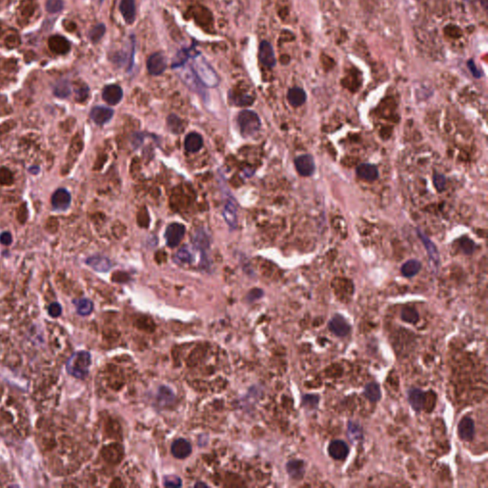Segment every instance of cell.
Wrapping results in <instances>:
<instances>
[{"label":"cell","instance_id":"1","mask_svg":"<svg viewBox=\"0 0 488 488\" xmlns=\"http://www.w3.org/2000/svg\"><path fill=\"white\" fill-rule=\"evenodd\" d=\"M192 70L197 76V79L204 86H218L220 83V79L216 72L214 71L212 67L205 61L204 58L200 55H192Z\"/></svg>","mask_w":488,"mask_h":488},{"label":"cell","instance_id":"2","mask_svg":"<svg viewBox=\"0 0 488 488\" xmlns=\"http://www.w3.org/2000/svg\"><path fill=\"white\" fill-rule=\"evenodd\" d=\"M92 363L91 354L87 351H79L72 356L67 362V371L73 377L85 378L89 374Z\"/></svg>","mask_w":488,"mask_h":488},{"label":"cell","instance_id":"3","mask_svg":"<svg viewBox=\"0 0 488 488\" xmlns=\"http://www.w3.org/2000/svg\"><path fill=\"white\" fill-rule=\"evenodd\" d=\"M237 124L243 136H252L260 130V119L253 111H241L237 116Z\"/></svg>","mask_w":488,"mask_h":488},{"label":"cell","instance_id":"4","mask_svg":"<svg viewBox=\"0 0 488 488\" xmlns=\"http://www.w3.org/2000/svg\"><path fill=\"white\" fill-rule=\"evenodd\" d=\"M185 234V227L181 223L170 224L165 231V238L167 245L171 248L178 246Z\"/></svg>","mask_w":488,"mask_h":488},{"label":"cell","instance_id":"5","mask_svg":"<svg viewBox=\"0 0 488 488\" xmlns=\"http://www.w3.org/2000/svg\"><path fill=\"white\" fill-rule=\"evenodd\" d=\"M167 61L161 53H154L147 60V70L152 76H159L165 71Z\"/></svg>","mask_w":488,"mask_h":488},{"label":"cell","instance_id":"6","mask_svg":"<svg viewBox=\"0 0 488 488\" xmlns=\"http://www.w3.org/2000/svg\"><path fill=\"white\" fill-rule=\"evenodd\" d=\"M298 173L303 177H309L315 171V160L311 155H301L295 159Z\"/></svg>","mask_w":488,"mask_h":488},{"label":"cell","instance_id":"7","mask_svg":"<svg viewBox=\"0 0 488 488\" xmlns=\"http://www.w3.org/2000/svg\"><path fill=\"white\" fill-rule=\"evenodd\" d=\"M70 193L66 189L56 190L52 197V206L56 211H66L71 204Z\"/></svg>","mask_w":488,"mask_h":488},{"label":"cell","instance_id":"8","mask_svg":"<svg viewBox=\"0 0 488 488\" xmlns=\"http://www.w3.org/2000/svg\"><path fill=\"white\" fill-rule=\"evenodd\" d=\"M329 330L338 337H345L350 332V325L348 324L345 319L340 315H335L331 319L328 324Z\"/></svg>","mask_w":488,"mask_h":488},{"label":"cell","instance_id":"9","mask_svg":"<svg viewBox=\"0 0 488 488\" xmlns=\"http://www.w3.org/2000/svg\"><path fill=\"white\" fill-rule=\"evenodd\" d=\"M260 62L266 67H274L276 65V56L272 45L268 41H262L259 50Z\"/></svg>","mask_w":488,"mask_h":488},{"label":"cell","instance_id":"10","mask_svg":"<svg viewBox=\"0 0 488 488\" xmlns=\"http://www.w3.org/2000/svg\"><path fill=\"white\" fill-rule=\"evenodd\" d=\"M48 44H49V48L51 49V51L56 55H65L71 49L70 42L66 40L64 37L58 36V34L51 37L49 39Z\"/></svg>","mask_w":488,"mask_h":488},{"label":"cell","instance_id":"11","mask_svg":"<svg viewBox=\"0 0 488 488\" xmlns=\"http://www.w3.org/2000/svg\"><path fill=\"white\" fill-rule=\"evenodd\" d=\"M459 436L462 440L466 441H471L474 439L475 435V424L471 417H463L458 426Z\"/></svg>","mask_w":488,"mask_h":488},{"label":"cell","instance_id":"12","mask_svg":"<svg viewBox=\"0 0 488 488\" xmlns=\"http://www.w3.org/2000/svg\"><path fill=\"white\" fill-rule=\"evenodd\" d=\"M123 96V91L121 87L112 84L103 89L102 98L105 102L110 105H117L121 101Z\"/></svg>","mask_w":488,"mask_h":488},{"label":"cell","instance_id":"13","mask_svg":"<svg viewBox=\"0 0 488 488\" xmlns=\"http://www.w3.org/2000/svg\"><path fill=\"white\" fill-rule=\"evenodd\" d=\"M114 116V111L104 106H95L90 113V117L98 125H103L110 121Z\"/></svg>","mask_w":488,"mask_h":488},{"label":"cell","instance_id":"14","mask_svg":"<svg viewBox=\"0 0 488 488\" xmlns=\"http://www.w3.org/2000/svg\"><path fill=\"white\" fill-rule=\"evenodd\" d=\"M181 67H182V70L181 71L180 76H181L182 81L193 91H195L197 93H201L202 88L200 85V81L198 80L197 76L195 75L193 70L190 69L188 67L187 68L183 67V66H181Z\"/></svg>","mask_w":488,"mask_h":488},{"label":"cell","instance_id":"15","mask_svg":"<svg viewBox=\"0 0 488 488\" xmlns=\"http://www.w3.org/2000/svg\"><path fill=\"white\" fill-rule=\"evenodd\" d=\"M171 452L177 459H185L192 453V445L185 439H178L173 441L171 446Z\"/></svg>","mask_w":488,"mask_h":488},{"label":"cell","instance_id":"16","mask_svg":"<svg viewBox=\"0 0 488 488\" xmlns=\"http://www.w3.org/2000/svg\"><path fill=\"white\" fill-rule=\"evenodd\" d=\"M328 453L333 459L341 461L349 454V447L343 441H333L328 447Z\"/></svg>","mask_w":488,"mask_h":488},{"label":"cell","instance_id":"17","mask_svg":"<svg viewBox=\"0 0 488 488\" xmlns=\"http://www.w3.org/2000/svg\"><path fill=\"white\" fill-rule=\"evenodd\" d=\"M119 11L125 22L133 24L135 20V4L134 0H120Z\"/></svg>","mask_w":488,"mask_h":488},{"label":"cell","instance_id":"18","mask_svg":"<svg viewBox=\"0 0 488 488\" xmlns=\"http://www.w3.org/2000/svg\"><path fill=\"white\" fill-rule=\"evenodd\" d=\"M86 263L97 272H108L112 268L111 260L103 256H93L87 259Z\"/></svg>","mask_w":488,"mask_h":488},{"label":"cell","instance_id":"19","mask_svg":"<svg viewBox=\"0 0 488 488\" xmlns=\"http://www.w3.org/2000/svg\"><path fill=\"white\" fill-rule=\"evenodd\" d=\"M357 175L360 179L364 181H375L378 177V168L370 163H362L357 168Z\"/></svg>","mask_w":488,"mask_h":488},{"label":"cell","instance_id":"20","mask_svg":"<svg viewBox=\"0 0 488 488\" xmlns=\"http://www.w3.org/2000/svg\"><path fill=\"white\" fill-rule=\"evenodd\" d=\"M286 470H287V472H288L292 479L300 480V479L303 478L304 473H305L304 463L302 461H299V460L290 461L286 465Z\"/></svg>","mask_w":488,"mask_h":488},{"label":"cell","instance_id":"21","mask_svg":"<svg viewBox=\"0 0 488 488\" xmlns=\"http://www.w3.org/2000/svg\"><path fill=\"white\" fill-rule=\"evenodd\" d=\"M425 393L417 388L410 389L408 392V401L412 406V408L415 411H421L424 408V403H425Z\"/></svg>","mask_w":488,"mask_h":488},{"label":"cell","instance_id":"22","mask_svg":"<svg viewBox=\"0 0 488 488\" xmlns=\"http://www.w3.org/2000/svg\"><path fill=\"white\" fill-rule=\"evenodd\" d=\"M306 97L307 96H306L305 92L302 89L298 88V87L290 89L289 92H288V95H287L288 101L294 107L301 106L303 103L306 101Z\"/></svg>","mask_w":488,"mask_h":488},{"label":"cell","instance_id":"23","mask_svg":"<svg viewBox=\"0 0 488 488\" xmlns=\"http://www.w3.org/2000/svg\"><path fill=\"white\" fill-rule=\"evenodd\" d=\"M223 217L224 220L229 224L231 228H236L237 224V218H236V205L233 201H227L223 209Z\"/></svg>","mask_w":488,"mask_h":488},{"label":"cell","instance_id":"24","mask_svg":"<svg viewBox=\"0 0 488 488\" xmlns=\"http://www.w3.org/2000/svg\"><path fill=\"white\" fill-rule=\"evenodd\" d=\"M202 144H203L202 137L197 133H190L185 137L184 146H185V149L187 150L190 153L197 152L198 150L201 148Z\"/></svg>","mask_w":488,"mask_h":488},{"label":"cell","instance_id":"25","mask_svg":"<svg viewBox=\"0 0 488 488\" xmlns=\"http://www.w3.org/2000/svg\"><path fill=\"white\" fill-rule=\"evenodd\" d=\"M417 236H420V238L422 239L423 243L425 246V249L427 253L429 254L430 258L436 262V263H439L440 261V257H439V253H438V250L435 246V244L425 236V234L421 231V230H417Z\"/></svg>","mask_w":488,"mask_h":488},{"label":"cell","instance_id":"26","mask_svg":"<svg viewBox=\"0 0 488 488\" xmlns=\"http://www.w3.org/2000/svg\"><path fill=\"white\" fill-rule=\"evenodd\" d=\"M422 267L421 262L417 260H410L406 261L402 266V275L406 277L416 276Z\"/></svg>","mask_w":488,"mask_h":488},{"label":"cell","instance_id":"27","mask_svg":"<svg viewBox=\"0 0 488 488\" xmlns=\"http://www.w3.org/2000/svg\"><path fill=\"white\" fill-rule=\"evenodd\" d=\"M364 396L370 401L371 402H377L381 398V392L378 385L376 382H370L364 388Z\"/></svg>","mask_w":488,"mask_h":488},{"label":"cell","instance_id":"28","mask_svg":"<svg viewBox=\"0 0 488 488\" xmlns=\"http://www.w3.org/2000/svg\"><path fill=\"white\" fill-rule=\"evenodd\" d=\"M348 437L352 441H361L362 439V428L359 423L350 421L348 423Z\"/></svg>","mask_w":488,"mask_h":488},{"label":"cell","instance_id":"29","mask_svg":"<svg viewBox=\"0 0 488 488\" xmlns=\"http://www.w3.org/2000/svg\"><path fill=\"white\" fill-rule=\"evenodd\" d=\"M78 313L80 316L90 315L94 309L93 302L88 299H81L75 301Z\"/></svg>","mask_w":488,"mask_h":488},{"label":"cell","instance_id":"30","mask_svg":"<svg viewBox=\"0 0 488 488\" xmlns=\"http://www.w3.org/2000/svg\"><path fill=\"white\" fill-rule=\"evenodd\" d=\"M173 391L166 387V386H161L159 387L158 392V400L159 401V403L161 405H165V404H169L171 403L173 399Z\"/></svg>","mask_w":488,"mask_h":488},{"label":"cell","instance_id":"31","mask_svg":"<svg viewBox=\"0 0 488 488\" xmlns=\"http://www.w3.org/2000/svg\"><path fill=\"white\" fill-rule=\"evenodd\" d=\"M54 93L57 97L65 98L71 94V87L67 80H61L55 85Z\"/></svg>","mask_w":488,"mask_h":488},{"label":"cell","instance_id":"32","mask_svg":"<svg viewBox=\"0 0 488 488\" xmlns=\"http://www.w3.org/2000/svg\"><path fill=\"white\" fill-rule=\"evenodd\" d=\"M419 314L417 310L412 307H405L402 309V319L405 323H417L419 321Z\"/></svg>","mask_w":488,"mask_h":488},{"label":"cell","instance_id":"33","mask_svg":"<svg viewBox=\"0 0 488 488\" xmlns=\"http://www.w3.org/2000/svg\"><path fill=\"white\" fill-rule=\"evenodd\" d=\"M105 31H106V28H105V25L104 24H98L96 25L95 27H94L92 29V31L89 33V38L92 42L94 43H96L98 42L99 40L102 39L104 33H105Z\"/></svg>","mask_w":488,"mask_h":488},{"label":"cell","instance_id":"34","mask_svg":"<svg viewBox=\"0 0 488 488\" xmlns=\"http://www.w3.org/2000/svg\"><path fill=\"white\" fill-rule=\"evenodd\" d=\"M232 99H233V102L236 104V105H240V106L251 105L253 101H254V97H253V96H251L250 95H245V94L233 95V96H232Z\"/></svg>","mask_w":488,"mask_h":488},{"label":"cell","instance_id":"35","mask_svg":"<svg viewBox=\"0 0 488 488\" xmlns=\"http://www.w3.org/2000/svg\"><path fill=\"white\" fill-rule=\"evenodd\" d=\"M320 402V398L317 395H306L302 399V404L308 407L309 409H314L318 407V404Z\"/></svg>","mask_w":488,"mask_h":488},{"label":"cell","instance_id":"36","mask_svg":"<svg viewBox=\"0 0 488 488\" xmlns=\"http://www.w3.org/2000/svg\"><path fill=\"white\" fill-rule=\"evenodd\" d=\"M63 8L62 0H48L46 3V10L51 14L60 12Z\"/></svg>","mask_w":488,"mask_h":488},{"label":"cell","instance_id":"37","mask_svg":"<svg viewBox=\"0 0 488 488\" xmlns=\"http://www.w3.org/2000/svg\"><path fill=\"white\" fill-rule=\"evenodd\" d=\"M13 173H11V171L3 167L0 169V183L3 184V185H10L13 183Z\"/></svg>","mask_w":488,"mask_h":488},{"label":"cell","instance_id":"38","mask_svg":"<svg viewBox=\"0 0 488 488\" xmlns=\"http://www.w3.org/2000/svg\"><path fill=\"white\" fill-rule=\"evenodd\" d=\"M164 485L167 487H180L182 485V481L181 478L170 475L164 478Z\"/></svg>","mask_w":488,"mask_h":488},{"label":"cell","instance_id":"39","mask_svg":"<svg viewBox=\"0 0 488 488\" xmlns=\"http://www.w3.org/2000/svg\"><path fill=\"white\" fill-rule=\"evenodd\" d=\"M177 259L181 261V262H184V263H190L192 262L193 260V258H192V254L185 248L183 249H181L177 252V255H176Z\"/></svg>","mask_w":488,"mask_h":488},{"label":"cell","instance_id":"40","mask_svg":"<svg viewBox=\"0 0 488 488\" xmlns=\"http://www.w3.org/2000/svg\"><path fill=\"white\" fill-rule=\"evenodd\" d=\"M461 246L464 250V252L467 255H470L474 252V248H475V243L473 242L472 240L468 237H464L462 240H461Z\"/></svg>","mask_w":488,"mask_h":488},{"label":"cell","instance_id":"41","mask_svg":"<svg viewBox=\"0 0 488 488\" xmlns=\"http://www.w3.org/2000/svg\"><path fill=\"white\" fill-rule=\"evenodd\" d=\"M445 184H446V180H445L444 176H442L441 173H435L434 175V185H435L436 189L441 192L444 189Z\"/></svg>","mask_w":488,"mask_h":488},{"label":"cell","instance_id":"42","mask_svg":"<svg viewBox=\"0 0 488 488\" xmlns=\"http://www.w3.org/2000/svg\"><path fill=\"white\" fill-rule=\"evenodd\" d=\"M168 124L171 128V130L173 132H179L180 128L181 127V121L180 118L175 115H171L168 118Z\"/></svg>","mask_w":488,"mask_h":488},{"label":"cell","instance_id":"43","mask_svg":"<svg viewBox=\"0 0 488 488\" xmlns=\"http://www.w3.org/2000/svg\"><path fill=\"white\" fill-rule=\"evenodd\" d=\"M48 312L50 316L54 317V318H57L59 316L61 315V312H62V308L60 306V304L58 303H52L49 308H48Z\"/></svg>","mask_w":488,"mask_h":488},{"label":"cell","instance_id":"44","mask_svg":"<svg viewBox=\"0 0 488 488\" xmlns=\"http://www.w3.org/2000/svg\"><path fill=\"white\" fill-rule=\"evenodd\" d=\"M467 65H468V68H469V70L471 72L473 77H475L476 79H480V78H481L482 73L477 69V67H476V65H475L473 60H469Z\"/></svg>","mask_w":488,"mask_h":488},{"label":"cell","instance_id":"45","mask_svg":"<svg viewBox=\"0 0 488 488\" xmlns=\"http://www.w3.org/2000/svg\"><path fill=\"white\" fill-rule=\"evenodd\" d=\"M12 235L9 233V232H3L1 235H0V242L4 245H9V244L12 243Z\"/></svg>","mask_w":488,"mask_h":488},{"label":"cell","instance_id":"46","mask_svg":"<svg viewBox=\"0 0 488 488\" xmlns=\"http://www.w3.org/2000/svg\"><path fill=\"white\" fill-rule=\"evenodd\" d=\"M88 91H89V89H88L86 86L81 87L80 89H79V90L77 91V98H78V100H83V99H85L87 95H88Z\"/></svg>","mask_w":488,"mask_h":488},{"label":"cell","instance_id":"47","mask_svg":"<svg viewBox=\"0 0 488 488\" xmlns=\"http://www.w3.org/2000/svg\"><path fill=\"white\" fill-rule=\"evenodd\" d=\"M98 1H99V2H100V3H101V2H102V0H98Z\"/></svg>","mask_w":488,"mask_h":488}]
</instances>
